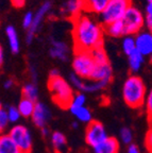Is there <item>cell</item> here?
Here are the masks:
<instances>
[{
  "label": "cell",
  "instance_id": "cell-3",
  "mask_svg": "<svg viewBox=\"0 0 152 153\" xmlns=\"http://www.w3.org/2000/svg\"><path fill=\"white\" fill-rule=\"evenodd\" d=\"M48 88L55 104L62 108H69L75 96L70 82L66 81L61 76L57 78H49Z\"/></svg>",
  "mask_w": 152,
  "mask_h": 153
},
{
  "label": "cell",
  "instance_id": "cell-9",
  "mask_svg": "<svg viewBox=\"0 0 152 153\" xmlns=\"http://www.w3.org/2000/svg\"><path fill=\"white\" fill-rule=\"evenodd\" d=\"M69 82L72 85V87L76 88L79 93H84V94L99 91L104 88V87H107V85L109 84L107 82L94 81V80H90V79L88 80L82 79V78L78 76L74 72L69 76Z\"/></svg>",
  "mask_w": 152,
  "mask_h": 153
},
{
  "label": "cell",
  "instance_id": "cell-35",
  "mask_svg": "<svg viewBox=\"0 0 152 153\" xmlns=\"http://www.w3.org/2000/svg\"><path fill=\"white\" fill-rule=\"evenodd\" d=\"M127 153H142V152H140V149L137 145L131 143V145L128 146V148H127Z\"/></svg>",
  "mask_w": 152,
  "mask_h": 153
},
{
  "label": "cell",
  "instance_id": "cell-29",
  "mask_svg": "<svg viewBox=\"0 0 152 153\" xmlns=\"http://www.w3.org/2000/svg\"><path fill=\"white\" fill-rule=\"evenodd\" d=\"M86 103V95L84 93H77L75 94L74 99L72 101V104L69 106V108H81V106H85Z\"/></svg>",
  "mask_w": 152,
  "mask_h": 153
},
{
  "label": "cell",
  "instance_id": "cell-39",
  "mask_svg": "<svg viewBox=\"0 0 152 153\" xmlns=\"http://www.w3.org/2000/svg\"><path fill=\"white\" fill-rule=\"evenodd\" d=\"M146 15L152 17V1L148 2L147 7H146Z\"/></svg>",
  "mask_w": 152,
  "mask_h": 153
},
{
  "label": "cell",
  "instance_id": "cell-23",
  "mask_svg": "<svg viewBox=\"0 0 152 153\" xmlns=\"http://www.w3.org/2000/svg\"><path fill=\"white\" fill-rule=\"evenodd\" d=\"M144 57L145 56H144L142 53L138 52L137 50L134 51L132 54H130L128 56L130 70L133 72V74H135V72H137L140 70V68H142V66H143V64H144V61H145Z\"/></svg>",
  "mask_w": 152,
  "mask_h": 153
},
{
  "label": "cell",
  "instance_id": "cell-45",
  "mask_svg": "<svg viewBox=\"0 0 152 153\" xmlns=\"http://www.w3.org/2000/svg\"><path fill=\"white\" fill-rule=\"evenodd\" d=\"M147 1H148V2H150V1H152V0H147Z\"/></svg>",
  "mask_w": 152,
  "mask_h": 153
},
{
  "label": "cell",
  "instance_id": "cell-26",
  "mask_svg": "<svg viewBox=\"0 0 152 153\" xmlns=\"http://www.w3.org/2000/svg\"><path fill=\"white\" fill-rule=\"evenodd\" d=\"M121 48L122 51L126 55H130L136 51V42H135V36L133 35H127L122 38L121 42Z\"/></svg>",
  "mask_w": 152,
  "mask_h": 153
},
{
  "label": "cell",
  "instance_id": "cell-43",
  "mask_svg": "<svg viewBox=\"0 0 152 153\" xmlns=\"http://www.w3.org/2000/svg\"><path fill=\"white\" fill-rule=\"evenodd\" d=\"M77 126H78V123H77V122H74V123H72V127H74V128H77Z\"/></svg>",
  "mask_w": 152,
  "mask_h": 153
},
{
  "label": "cell",
  "instance_id": "cell-15",
  "mask_svg": "<svg viewBox=\"0 0 152 153\" xmlns=\"http://www.w3.org/2000/svg\"><path fill=\"white\" fill-rule=\"evenodd\" d=\"M113 76V70L110 62L103 63V64H96L95 69L92 74L90 80L94 81H101L110 83Z\"/></svg>",
  "mask_w": 152,
  "mask_h": 153
},
{
  "label": "cell",
  "instance_id": "cell-21",
  "mask_svg": "<svg viewBox=\"0 0 152 153\" xmlns=\"http://www.w3.org/2000/svg\"><path fill=\"white\" fill-rule=\"evenodd\" d=\"M35 105L36 102H34V101H31L26 98H22V100L19 101L18 105H17V108H18V111L20 113V115H22V117L30 118L32 117V115L34 113Z\"/></svg>",
  "mask_w": 152,
  "mask_h": 153
},
{
  "label": "cell",
  "instance_id": "cell-10",
  "mask_svg": "<svg viewBox=\"0 0 152 153\" xmlns=\"http://www.w3.org/2000/svg\"><path fill=\"white\" fill-rule=\"evenodd\" d=\"M86 11V0H67L60 7V15L75 20Z\"/></svg>",
  "mask_w": 152,
  "mask_h": 153
},
{
  "label": "cell",
  "instance_id": "cell-44",
  "mask_svg": "<svg viewBox=\"0 0 152 153\" xmlns=\"http://www.w3.org/2000/svg\"><path fill=\"white\" fill-rule=\"evenodd\" d=\"M150 61H151V62H152V55H151V56H150Z\"/></svg>",
  "mask_w": 152,
  "mask_h": 153
},
{
  "label": "cell",
  "instance_id": "cell-5",
  "mask_svg": "<svg viewBox=\"0 0 152 153\" xmlns=\"http://www.w3.org/2000/svg\"><path fill=\"white\" fill-rule=\"evenodd\" d=\"M96 62L94 60L92 52L83 50H75L72 59V69L74 74L82 79H90L95 69Z\"/></svg>",
  "mask_w": 152,
  "mask_h": 153
},
{
  "label": "cell",
  "instance_id": "cell-7",
  "mask_svg": "<svg viewBox=\"0 0 152 153\" xmlns=\"http://www.w3.org/2000/svg\"><path fill=\"white\" fill-rule=\"evenodd\" d=\"M9 136L13 139L22 153H30L33 146V138L30 130L24 124H14L9 131Z\"/></svg>",
  "mask_w": 152,
  "mask_h": 153
},
{
  "label": "cell",
  "instance_id": "cell-37",
  "mask_svg": "<svg viewBox=\"0 0 152 153\" xmlns=\"http://www.w3.org/2000/svg\"><path fill=\"white\" fill-rule=\"evenodd\" d=\"M145 27L148 31L152 32V17L146 15L145 16Z\"/></svg>",
  "mask_w": 152,
  "mask_h": 153
},
{
  "label": "cell",
  "instance_id": "cell-33",
  "mask_svg": "<svg viewBox=\"0 0 152 153\" xmlns=\"http://www.w3.org/2000/svg\"><path fill=\"white\" fill-rule=\"evenodd\" d=\"M145 146L146 149L149 153H152V120H150L149 123V129L146 134V138H145Z\"/></svg>",
  "mask_w": 152,
  "mask_h": 153
},
{
  "label": "cell",
  "instance_id": "cell-18",
  "mask_svg": "<svg viewBox=\"0 0 152 153\" xmlns=\"http://www.w3.org/2000/svg\"><path fill=\"white\" fill-rule=\"evenodd\" d=\"M0 153H22L9 134H2L0 137Z\"/></svg>",
  "mask_w": 152,
  "mask_h": 153
},
{
  "label": "cell",
  "instance_id": "cell-17",
  "mask_svg": "<svg viewBox=\"0 0 152 153\" xmlns=\"http://www.w3.org/2000/svg\"><path fill=\"white\" fill-rule=\"evenodd\" d=\"M119 143L115 137H109L99 146L94 148L95 153H118Z\"/></svg>",
  "mask_w": 152,
  "mask_h": 153
},
{
  "label": "cell",
  "instance_id": "cell-27",
  "mask_svg": "<svg viewBox=\"0 0 152 153\" xmlns=\"http://www.w3.org/2000/svg\"><path fill=\"white\" fill-rule=\"evenodd\" d=\"M92 55H93L96 64H103V63L109 62L107 52H105V50L103 49V47L97 48V49L93 50V51H92Z\"/></svg>",
  "mask_w": 152,
  "mask_h": 153
},
{
  "label": "cell",
  "instance_id": "cell-41",
  "mask_svg": "<svg viewBox=\"0 0 152 153\" xmlns=\"http://www.w3.org/2000/svg\"><path fill=\"white\" fill-rule=\"evenodd\" d=\"M3 61H4V52H3V48H0V64H3Z\"/></svg>",
  "mask_w": 152,
  "mask_h": 153
},
{
  "label": "cell",
  "instance_id": "cell-6",
  "mask_svg": "<svg viewBox=\"0 0 152 153\" xmlns=\"http://www.w3.org/2000/svg\"><path fill=\"white\" fill-rule=\"evenodd\" d=\"M121 22L124 24L126 36H135L140 31H143V28L145 27V16L139 9L132 5L129 7L124 18L121 19Z\"/></svg>",
  "mask_w": 152,
  "mask_h": 153
},
{
  "label": "cell",
  "instance_id": "cell-2",
  "mask_svg": "<svg viewBox=\"0 0 152 153\" xmlns=\"http://www.w3.org/2000/svg\"><path fill=\"white\" fill-rule=\"evenodd\" d=\"M147 94L142 78L135 74L127 78L122 86V98L128 106L134 110L143 108L145 105Z\"/></svg>",
  "mask_w": 152,
  "mask_h": 153
},
{
  "label": "cell",
  "instance_id": "cell-38",
  "mask_svg": "<svg viewBox=\"0 0 152 153\" xmlns=\"http://www.w3.org/2000/svg\"><path fill=\"white\" fill-rule=\"evenodd\" d=\"M14 80L13 79H7L4 81V84H3V86H4V88L5 89H10V88H12L13 86H14Z\"/></svg>",
  "mask_w": 152,
  "mask_h": 153
},
{
  "label": "cell",
  "instance_id": "cell-20",
  "mask_svg": "<svg viewBox=\"0 0 152 153\" xmlns=\"http://www.w3.org/2000/svg\"><path fill=\"white\" fill-rule=\"evenodd\" d=\"M70 113L75 116L78 121L83 122V123H90L93 121V116L92 112L88 110L86 106H81V108H69Z\"/></svg>",
  "mask_w": 152,
  "mask_h": 153
},
{
  "label": "cell",
  "instance_id": "cell-42",
  "mask_svg": "<svg viewBox=\"0 0 152 153\" xmlns=\"http://www.w3.org/2000/svg\"><path fill=\"white\" fill-rule=\"evenodd\" d=\"M42 133H43L44 136H46V135H47V134L49 133V131H48L47 128H44V129H42Z\"/></svg>",
  "mask_w": 152,
  "mask_h": 153
},
{
  "label": "cell",
  "instance_id": "cell-11",
  "mask_svg": "<svg viewBox=\"0 0 152 153\" xmlns=\"http://www.w3.org/2000/svg\"><path fill=\"white\" fill-rule=\"evenodd\" d=\"M51 7H52L51 1H45L43 4L38 7V10L36 11L35 14H34V19H33V22H32L31 28L29 29L28 33H27V36H26L27 44H31V42L33 41L34 35H35L37 29L39 28V26L42 25V22H43L44 18H45L46 14L51 10Z\"/></svg>",
  "mask_w": 152,
  "mask_h": 153
},
{
  "label": "cell",
  "instance_id": "cell-8",
  "mask_svg": "<svg viewBox=\"0 0 152 153\" xmlns=\"http://www.w3.org/2000/svg\"><path fill=\"white\" fill-rule=\"evenodd\" d=\"M107 138H109V135L101 122L93 120L90 123L87 124L85 131V140L89 147H92L93 149L96 148Z\"/></svg>",
  "mask_w": 152,
  "mask_h": 153
},
{
  "label": "cell",
  "instance_id": "cell-40",
  "mask_svg": "<svg viewBox=\"0 0 152 153\" xmlns=\"http://www.w3.org/2000/svg\"><path fill=\"white\" fill-rule=\"evenodd\" d=\"M60 76V71L57 69H52L49 72V78H57Z\"/></svg>",
  "mask_w": 152,
  "mask_h": 153
},
{
  "label": "cell",
  "instance_id": "cell-16",
  "mask_svg": "<svg viewBox=\"0 0 152 153\" xmlns=\"http://www.w3.org/2000/svg\"><path fill=\"white\" fill-rule=\"evenodd\" d=\"M51 145L55 153H67V138L62 132L55 131L51 134Z\"/></svg>",
  "mask_w": 152,
  "mask_h": 153
},
{
  "label": "cell",
  "instance_id": "cell-30",
  "mask_svg": "<svg viewBox=\"0 0 152 153\" xmlns=\"http://www.w3.org/2000/svg\"><path fill=\"white\" fill-rule=\"evenodd\" d=\"M119 136H120L121 141L126 145H131L132 141H133V133L129 128L124 127L120 130V133H119Z\"/></svg>",
  "mask_w": 152,
  "mask_h": 153
},
{
  "label": "cell",
  "instance_id": "cell-4",
  "mask_svg": "<svg viewBox=\"0 0 152 153\" xmlns=\"http://www.w3.org/2000/svg\"><path fill=\"white\" fill-rule=\"evenodd\" d=\"M132 7L131 0H110L107 7L101 14V22L103 26L114 24L124 18L129 7Z\"/></svg>",
  "mask_w": 152,
  "mask_h": 153
},
{
  "label": "cell",
  "instance_id": "cell-32",
  "mask_svg": "<svg viewBox=\"0 0 152 153\" xmlns=\"http://www.w3.org/2000/svg\"><path fill=\"white\" fill-rule=\"evenodd\" d=\"M145 110L147 113L148 117L150 120H152V89L148 91L147 97H146V101H145Z\"/></svg>",
  "mask_w": 152,
  "mask_h": 153
},
{
  "label": "cell",
  "instance_id": "cell-12",
  "mask_svg": "<svg viewBox=\"0 0 152 153\" xmlns=\"http://www.w3.org/2000/svg\"><path fill=\"white\" fill-rule=\"evenodd\" d=\"M136 50L144 56L152 55V32L143 30L135 35Z\"/></svg>",
  "mask_w": 152,
  "mask_h": 153
},
{
  "label": "cell",
  "instance_id": "cell-34",
  "mask_svg": "<svg viewBox=\"0 0 152 153\" xmlns=\"http://www.w3.org/2000/svg\"><path fill=\"white\" fill-rule=\"evenodd\" d=\"M34 19V14L32 12H27L26 14L24 15V18H22V26H24L25 29L29 30L31 28L32 22H33Z\"/></svg>",
  "mask_w": 152,
  "mask_h": 153
},
{
  "label": "cell",
  "instance_id": "cell-31",
  "mask_svg": "<svg viewBox=\"0 0 152 153\" xmlns=\"http://www.w3.org/2000/svg\"><path fill=\"white\" fill-rule=\"evenodd\" d=\"M9 123H10V120H9L7 110L1 108V110H0V130H1V132L4 131Z\"/></svg>",
  "mask_w": 152,
  "mask_h": 153
},
{
  "label": "cell",
  "instance_id": "cell-13",
  "mask_svg": "<svg viewBox=\"0 0 152 153\" xmlns=\"http://www.w3.org/2000/svg\"><path fill=\"white\" fill-rule=\"evenodd\" d=\"M31 118L33 123L42 130L46 128L48 122L51 119V112H50L47 105L44 104L43 102H36L35 110H34V113Z\"/></svg>",
  "mask_w": 152,
  "mask_h": 153
},
{
  "label": "cell",
  "instance_id": "cell-19",
  "mask_svg": "<svg viewBox=\"0 0 152 153\" xmlns=\"http://www.w3.org/2000/svg\"><path fill=\"white\" fill-rule=\"evenodd\" d=\"M5 35H7V41H9V46L10 49L12 51V53H18L19 52V38L18 34H17L16 29L14 26H7L5 27Z\"/></svg>",
  "mask_w": 152,
  "mask_h": 153
},
{
  "label": "cell",
  "instance_id": "cell-36",
  "mask_svg": "<svg viewBox=\"0 0 152 153\" xmlns=\"http://www.w3.org/2000/svg\"><path fill=\"white\" fill-rule=\"evenodd\" d=\"M12 5L16 9H20V7H24L26 4V0H10Z\"/></svg>",
  "mask_w": 152,
  "mask_h": 153
},
{
  "label": "cell",
  "instance_id": "cell-25",
  "mask_svg": "<svg viewBox=\"0 0 152 153\" xmlns=\"http://www.w3.org/2000/svg\"><path fill=\"white\" fill-rule=\"evenodd\" d=\"M22 98L29 99V100L37 102L38 99V87L36 85L35 82H31V83H27L26 85L22 87Z\"/></svg>",
  "mask_w": 152,
  "mask_h": 153
},
{
  "label": "cell",
  "instance_id": "cell-24",
  "mask_svg": "<svg viewBox=\"0 0 152 153\" xmlns=\"http://www.w3.org/2000/svg\"><path fill=\"white\" fill-rule=\"evenodd\" d=\"M110 0H86V11L95 14H101Z\"/></svg>",
  "mask_w": 152,
  "mask_h": 153
},
{
  "label": "cell",
  "instance_id": "cell-1",
  "mask_svg": "<svg viewBox=\"0 0 152 153\" xmlns=\"http://www.w3.org/2000/svg\"><path fill=\"white\" fill-rule=\"evenodd\" d=\"M104 26L100 25L94 18L82 14L74 20L75 50H83L92 52L97 48L103 47Z\"/></svg>",
  "mask_w": 152,
  "mask_h": 153
},
{
  "label": "cell",
  "instance_id": "cell-14",
  "mask_svg": "<svg viewBox=\"0 0 152 153\" xmlns=\"http://www.w3.org/2000/svg\"><path fill=\"white\" fill-rule=\"evenodd\" d=\"M49 54L52 59L65 62L68 60L69 56L68 45L65 42L60 41V39H52L50 44Z\"/></svg>",
  "mask_w": 152,
  "mask_h": 153
},
{
  "label": "cell",
  "instance_id": "cell-28",
  "mask_svg": "<svg viewBox=\"0 0 152 153\" xmlns=\"http://www.w3.org/2000/svg\"><path fill=\"white\" fill-rule=\"evenodd\" d=\"M7 116H9V120L10 123H14L17 124V122L19 121L22 115L19 113L18 108L17 106H14V105H10L7 108Z\"/></svg>",
  "mask_w": 152,
  "mask_h": 153
},
{
  "label": "cell",
  "instance_id": "cell-22",
  "mask_svg": "<svg viewBox=\"0 0 152 153\" xmlns=\"http://www.w3.org/2000/svg\"><path fill=\"white\" fill-rule=\"evenodd\" d=\"M104 32H105V34H107V35L111 36V37H121V36L124 37V36H126L124 27L121 20L114 22V24L104 26Z\"/></svg>",
  "mask_w": 152,
  "mask_h": 153
}]
</instances>
